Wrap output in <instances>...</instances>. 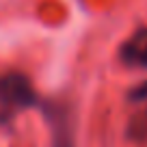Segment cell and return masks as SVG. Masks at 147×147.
<instances>
[{
	"instance_id": "6da1fadb",
	"label": "cell",
	"mask_w": 147,
	"mask_h": 147,
	"mask_svg": "<svg viewBox=\"0 0 147 147\" xmlns=\"http://www.w3.org/2000/svg\"><path fill=\"white\" fill-rule=\"evenodd\" d=\"M41 97L35 91L30 78L22 71H7L0 76V115L13 117L20 110L41 106Z\"/></svg>"
},
{
	"instance_id": "7a4b0ae2",
	"label": "cell",
	"mask_w": 147,
	"mask_h": 147,
	"mask_svg": "<svg viewBox=\"0 0 147 147\" xmlns=\"http://www.w3.org/2000/svg\"><path fill=\"white\" fill-rule=\"evenodd\" d=\"M39 110L48 119L52 132V147H76L74 136V110L67 102L43 100Z\"/></svg>"
},
{
	"instance_id": "3957f363",
	"label": "cell",
	"mask_w": 147,
	"mask_h": 147,
	"mask_svg": "<svg viewBox=\"0 0 147 147\" xmlns=\"http://www.w3.org/2000/svg\"><path fill=\"white\" fill-rule=\"evenodd\" d=\"M119 61L125 67L147 69V28H136L119 46Z\"/></svg>"
},
{
	"instance_id": "277c9868",
	"label": "cell",
	"mask_w": 147,
	"mask_h": 147,
	"mask_svg": "<svg viewBox=\"0 0 147 147\" xmlns=\"http://www.w3.org/2000/svg\"><path fill=\"white\" fill-rule=\"evenodd\" d=\"M125 138L136 145L147 147V108L136 113L132 119L128 121V128H125Z\"/></svg>"
},
{
	"instance_id": "5b68a950",
	"label": "cell",
	"mask_w": 147,
	"mask_h": 147,
	"mask_svg": "<svg viewBox=\"0 0 147 147\" xmlns=\"http://www.w3.org/2000/svg\"><path fill=\"white\" fill-rule=\"evenodd\" d=\"M128 100L134 102V104H141V102H147V78L143 82H138L136 87H132L128 91Z\"/></svg>"
}]
</instances>
